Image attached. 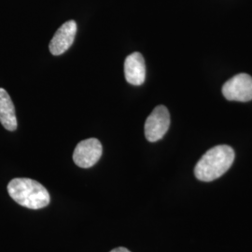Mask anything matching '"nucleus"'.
<instances>
[{
  "label": "nucleus",
  "instance_id": "obj_8",
  "mask_svg": "<svg viewBox=\"0 0 252 252\" xmlns=\"http://www.w3.org/2000/svg\"><path fill=\"white\" fill-rule=\"evenodd\" d=\"M0 123L8 131H15L18 126L13 102L3 88H0Z\"/></svg>",
  "mask_w": 252,
  "mask_h": 252
},
{
  "label": "nucleus",
  "instance_id": "obj_5",
  "mask_svg": "<svg viewBox=\"0 0 252 252\" xmlns=\"http://www.w3.org/2000/svg\"><path fill=\"white\" fill-rule=\"evenodd\" d=\"M103 153L102 144L96 138H88L77 145L73 161L81 168H90L99 161Z\"/></svg>",
  "mask_w": 252,
  "mask_h": 252
},
{
  "label": "nucleus",
  "instance_id": "obj_2",
  "mask_svg": "<svg viewBox=\"0 0 252 252\" xmlns=\"http://www.w3.org/2000/svg\"><path fill=\"white\" fill-rule=\"evenodd\" d=\"M9 196L22 207L29 209H40L50 204L49 191L36 180L17 178L8 184Z\"/></svg>",
  "mask_w": 252,
  "mask_h": 252
},
{
  "label": "nucleus",
  "instance_id": "obj_7",
  "mask_svg": "<svg viewBox=\"0 0 252 252\" xmlns=\"http://www.w3.org/2000/svg\"><path fill=\"white\" fill-rule=\"evenodd\" d=\"M125 75L128 83L139 86L146 79V64L140 53H134L126 57L125 62Z\"/></svg>",
  "mask_w": 252,
  "mask_h": 252
},
{
  "label": "nucleus",
  "instance_id": "obj_3",
  "mask_svg": "<svg viewBox=\"0 0 252 252\" xmlns=\"http://www.w3.org/2000/svg\"><path fill=\"white\" fill-rule=\"evenodd\" d=\"M170 126V114L164 106H158L146 120L145 136L148 141L156 142L162 139Z\"/></svg>",
  "mask_w": 252,
  "mask_h": 252
},
{
  "label": "nucleus",
  "instance_id": "obj_6",
  "mask_svg": "<svg viewBox=\"0 0 252 252\" xmlns=\"http://www.w3.org/2000/svg\"><path fill=\"white\" fill-rule=\"evenodd\" d=\"M77 33V24L70 20L62 25L55 32L53 39L50 42L49 49L54 55H61L65 53L73 44Z\"/></svg>",
  "mask_w": 252,
  "mask_h": 252
},
{
  "label": "nucleus",
  "instance_id": "obj_9",
  "mask_svg": "<svg viewBox=\"0 0 252 252\" xmlns=\"http://www.w3.org/2000/svg\"><path fill=\"white\" fill-rule=\"evenodd\" d=\"M131 252L129 250H127L126 248H124V247H119V248H116V249H114V250H112L111 252Z\"/></svg>",
  "mask_w": 252,
  "mask_h": 252
},
{
  "label": "nucleus",
  "instance_id": "obj_4",
  "mask_svg": "<svg viewBox=\"0 0 252 252\" xmlns=\"http://www.w3.org/2000/svg\"><path fill=\"white\" fill-rule=\"evenodd\" d=\"M222 94L226 99L238 102L252 100V77L241 73L235 75L222 86Z\"/></svg>",
  "mask_w": 252,
  "mask_h": 252
},
{
  "label": "nucleus",
  "instance_id": "obj_1",
  "mask_svg": "<svg viewBox=\"0 0 252 252\" xmlns=\"http://www.w3.org/2000/svg\"><path fill=\"white\" fill-rule=\"evenodd\" d=\"M234 160V150L230 146L219 145L213 147L199 160L194 168V175L201 181H213L230 169Z\"/></svg>",
  "mask_w": 252,
  "mask_h": 252
}]
</instances>
